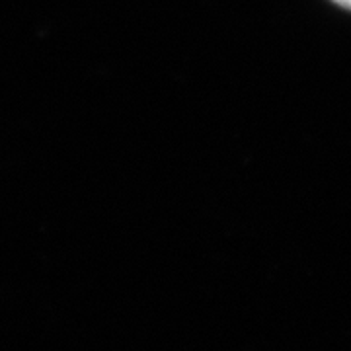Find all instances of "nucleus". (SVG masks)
Masks as SVG:
<instances>
[{
    "label": "nucleus",
    "mask_w": 351,
    "mask_h": 351,
    "mask_svg": "<svg viewBox=\"0 0 351 351\" xmlns=\"http://www.w3.org/2000/svg\"><path fill=\"white\" fill-rule=\"evenodd\" d=\"M334 2H338V4L346 6V8H351V0H334Z\"/></svg>",
    "instance_id": "nucleus-1"
}]
</instances>
